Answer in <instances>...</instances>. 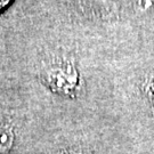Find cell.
I'll list each match as a JSON object with an SVG mask.
<instances>
[{
  "instance_id": "cell-1",
  "label": "cell",
  "mask_w": 154,
  "mask_h": 154,
  "mask_svg": "<svg viewBox=\"0 0 154 154\" xmlns=\"http://www.w3.org/2000/svg\"><path fill=\"white\" fill-rule=\"evenodd\" d=\"M40 77L50 90L65 96H75L80 85L77 65L69 58H57L47 63Z\"/></svg>"
},
{
  "instance_id": "cell-2",
  "label": "cell",
  "mask_w": 154,
  "mask_h": 154,
  "mask_svg": "<svg viewBox=\"0 0 154 154\" xmlns=\"http://www.w3.org/2000/svg\"><path fill=\"white\" fill-rule=\"evenodd\" d=\"M83 11L95 16H110L118 9L119 0H78Z\"/></svg>"
},
{
  "instance_id": "cell-3",
  "label": "cell",
  "mask_w": 154,
  "mask_h": 154,
  "mask_svg": "<svg viewBox=\"0 0 154 154\" xmlns=\"http://www.w3.org/2000/svg\"><path fill=\"white\" fill-rule=\"evenodd\" d=\"M13 142V131L7 127H0V154H5V152L11 147Z\"/></svg>"
},
{
  "instance_id": "cell-4",
  "label": "cell",
  "mask_w": 154,
  "mask_h": 154,
  "mask_svg": "<svg viewBox=\"0 0 154 154\" xmlns=\"http://www.w3.org/2000/svg\"><path fill=\"white\" fill-rule=\"evenodd\" d=\"M135 4L139 11H149L154 8V0H135Z\"/></svg>"
},
{
  "instance_id": "cell-5",
  "label": "cell",
  "mask_w": 154,
  "mask_h": 154,
  "mask_svg": "<svg viewBox=\"0 0 154 154\" xmlns=\"http://www.w3.org/2000/svg\"><path fill=\"white\" fill-rule=\"evenodd\" d=\"M14 0H0V13L4 11Z\"/></svg>"
},
{
  "instance_id": "cell-6",
  "label": "cell",
  "mask_w": 154,
  "mask_h": 154,
  "mask_svg": "<svg viewBox=\"0 0 154 154\" xmlns=\"http://www.w3.org/2000/svg\"><path fill=\"white\" fill-rule=\"evenodd\" d=\"M149 91L151 94V96H152V99H153V103H154V82L149 87Z\"/></svg>"
}]
</instances>
